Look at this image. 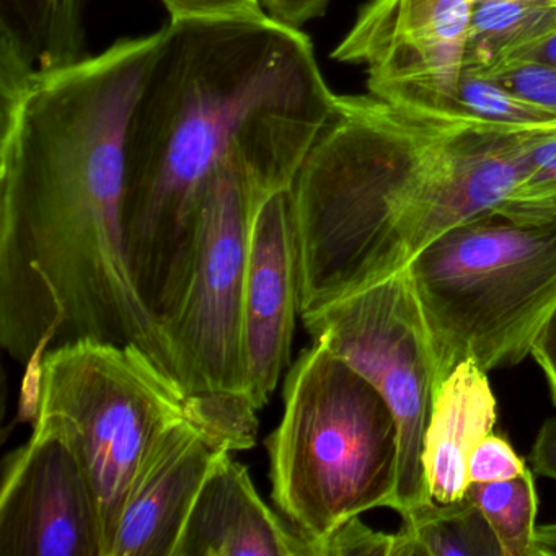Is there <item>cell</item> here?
<instances>
[{
  "instance_id": "obj_27",
  "label": "cell",
  "mask_w": 556,
  "mask_h": 556,
  "mask_svg": "<svg viewBox=\"0 0 556 556\" xmlns=\"http://www.w3.org/2000/svg\"><path fill=\"white\" fill-rule=\"evenodd\" d=\"M533 473L556 481V416L546 419L536 434L529 455Z\"/></svg>"
},
{
  "instance_id": "obj_22",
  "label": "cell",
  "mask_w": 556,
  "mask_h": 556,
  "mask_svg": "<svg viewBox=\"0 0 556 556\" xmlns=\"http://www.w3.org/2000/svg\"><path fill=\"white\" fill-rule=\"evenodd\" d=\"M526 102L556 113V67L536 61L514 60L484 74Z\"/></svg>"
},
{
  "instance_id": "obj_14",
  "label": "cell",
  "mask_w": 556,
  "mask_h": 556,
  "mask_svg": "<svg viewBox=\"0 0 556 556\" xmlns=\"http://www.w3.org/2000/svg\"><path fill=\"white\" fill-rule=\"evenodd\" d=\"M496 419L488 372L473 359L462 361L432 393L421 455L432 501L452 503L467 494L468 458L478 442L493 432Z\"/></svg>"
},
{
  "instance_id": "obj_4",
  "label": "cell",
  "mask_w": 556,
  "mask_h": 556,
  "mask_svg": "<svg viewBox=\"0 0 556 556\" xmlns=\"http://www.w3.org/2000/svg\"><path fill=\"white\" fill-rule=\"evenodd\" d=\"M34 426L66 439L99 506L105 556L142 462L167 429L204 419L256 434L245 399L191 395L138 344L80 340L48 351L38 364Z\"/></svg>"
},
{
  "instance_id": "obj_13",
  "label": "cell",
  "mask_w": 556,
  "mask_h": 556,
  "mask_svg": "<svg viewBox=\"0 0 556 556\" xmlns=\"http://www.w3.org/2000/svg\"><path fill=\"white\" fill-rule=\"evenodd\" d=\"M301 533L262 500L249 470L220 455L204 480L174 556H301Z\"/></svg>"
},
{
  "instance_id": "obj_3",
  "label": "cell",
  "mask_w": 556,
  "mask_h": 556,
  "mask_svg": "<svg viewBox=\"0 0 556 556\" xmlns=\"http://www.w3.org/2000/svg\"><path fill=\"white\" fill-rule=\"evenodd\" d=\"M520 129L419 115L370 96H338L289 193L301 315L370 288L475 217L494 213L536 142Z\"/></svg>"
},
{
  "instance_id": "obj_23",
  "label": "cell",
  "mask_w": 556,
  "mask_h": 556,
  "mask_svg": "<svg viewBox=\"0 0 556 556\" xmlns=\"http://www.w3.org/2000/svg\"><path fill=\"white\" fill-rule=\"evenodd\" d=\"M529 465L514 451L513 445L501 435L488 434L478 442L468 458V481L491 483L520 477Z\"/></svg>"
},
{
  "instance_id": "obj_20",
  "label": "cell",
  "mask_w": 556,
  "mask_h": 556,
  "mask_svg": "<svg viewBox=\"0 0 556 556\" xmlns=\"http://www.w3.org/2000/svg\"><path fill=\"white\" fill-rule=\"evenodd\" d=\"M496 213L526 223L556 217V131L530 151L522 178Z\"/></svg>"
},
{
  "instance_id": "obj_9",
  "label": "cell",
  "mask_w": 556,
  "mask_h": 556,
  "mask_svg": "<svg viewBox=\"0 0 556 556\" xmlns=\"http://www.w3.org/2000/svg\"><path fill=\"white\" fill-rule=\"evenodd\" d=\"M473 0H369L331 58L363 66L370 96L448 119Z\"/></svg>"
},
{
  "instance_id": "obj_31",
  "label": "cell",
  "mask_w": 556,
  "mask_h": 556,
  "mask_svg": "<svg viewBox=\"0 0 556 556\" xmlns=\"http://www.w3.org/2000/svg\"><path fill=\"white\" fill-rule=\"evenodd\" d=\"M553 2H555V5H556V0H553Z\"/></svg>"
},
{
  "instance_id": "obj_8",
  "label": "cell",
  "mask_w": 556,
  "mask_h": 556,
  "mask_svg": "<svg viewBox=\"0 0 556 556\" xmlns=\"http://www.w3.org/2000/svg\"><path fill=\"white\" fill-rule=\"evenodd\" d=\"M301 317L314 340L366 377L395 416L400 439L395 513L405 517L429 503L421 455L434 376L429 331L408 269Z\"/></svg>"
},
{
  "instance_id": "obj_18",
  "label": "cell",
  "mask_w": 556,
  "mask_h": 556,
  "mask_svg": "<svg viewBox=\"0 0 556 556\" xmlns=\"http://www.w3.org/2000/svg\"><path fill=\"white\" fill-rule=\"evenodd\" d=\"M467 496L480 507L500 542L503 556H536L535 483L532 468L513 480L468 484Z\"/></svg>"
},
{
  "instance_id": "obj_25",
  "label": "cell",
  "mask_w": 556,
  "mask_h": 556,
  "mask_svg": "<svg viewBox=\"0 0 556 556\" xmlns=\"http://www.w3.org/2000/svg\"><path fill=\"white\" fill-rule=\"evenodd\" d=\"M331 0H260L266 17L282 27L301 30L305 24L321 17Z\"/></svg>"
},
{
  "instance_id": "obj_28",
  "label": "cell",
  "mask_w": 556,
  "mask_h": 556,
  "mask_svg": "<svg viewBox=\"0 0 556 556\" xmlns=\"http://www.w3.org/2000/svg\"><path fill=\"white\" fill-rule=\"evenodd\" d=\"M536 61V63L548 64L556 67V31L540 40L539 43L520 51L513 60ZM509 63V61H507Z\"/></svg>"
},
{
  "instance_id": "obj_16",
  "label": "cell",
  "mask_w": 556,
  "mask_h": 556,
  "mask_svg": "<svg viewBox=\"0 0 556 556\" xmlns=\"http://www.w3.org/2000/svg\"><path fill=\"white\" fill-rule=\"evenodd\" d=\"M556 31V5L473 0L464 71L490 74Z\"/></svg>"
},
{
  "instance_id": "obj_1",
  "label": "cell",
  "mask_w": 556,
  "mask_h": 556,
  "mask_svg": "<svg viewBox=\"0 0 556 556\" xmlns=\"http://www.w3.org/2000/svg\"><path fill=\"white\" fill-rule=\"evenodd\" d=\"M161 41H115L0 97V341L24 366L97 340L138 344L178 379L125 232L126 131Z\"/></svg>"
},
{
  "instance_id": "obj_12",
  "label": "cell",
  "mask_w": 556,
  "mask_h": 556,
  "mask_svg": "<svg viewBox=\"0 0 556 556\" xmlns=\"http://www.w3.org/2000/svg\"><path fill=\"white\" fill-rule=\"evenodd\" d=\"M301 301L299 245L289 188L256 204L243 286V356L247 399L258 412L268 403L291 354Z\"/></svg>"
},
{
  "instance_id": "obj_21",
  "label": "cell",
  "mask_w": 556,
  "mask_h": 556,
  "mask_svg": "<svg viewBox=\"0 0 556 556\" xmlns=\"http://www.w3.org/2000/svg\"><path fill=\"white\" fill-rule=\"evenodd\" d=\"M301 556H395L396 533L377 532L353 517L324 539L301 533Z\"/></svg>"
},
{
  "instance_id": "obj_11",
  "label": "cell",
  "mask_w": 556,
  "mask_h": 556,
  "mask_svg": "<svg viewBox=\"0 0 556 556\" xmlns=\"http://www.w3.org/2000/svg\"><path fill=\"white\" fill-rule=\"evenodd\" d=\"M256 434L204 419L164 432L142 462L110 556H174L194 500L220 455L252 448Z\"/></svg>"
},
{
  "instance_id": "obj_30",
  "label": "cell",
  "mask_w": 556,
  "mask_h": 556,
  "mask_svg": "<svg viewBox=\"0 0 556 556\" xmlns=\"http://www.w3.org/2000/svg\"><path fill=\"white\" fill-rule=\"evenodd\" d=\"M509 2H520V4L555 5L553 0H509Z\"/></svg>"
},
{
  "instance_id": "obj_5",
  "label": "cell",
  "mask_w": 556,
  "mask_h": 556,
  "mask_svg": "<svg viewBox=\"0 0 556 556\" xmlns=\"http://www.w3.org/2000/svg\"><path fill=\"white\" fill-rule=\"evenodd\" d=\"M266 438L271 496L292 529L324 539L377 507L396 509L400 439L379 390L315 341L289 370Z\"/></svg>"
},
{
  "instance_id": "obj_17",
  "label": "cell",
  "mask_w": 556,
  "mask_h": 556,
  "mask_svg": "<svg viewBox=\"0 0 556 556\" xmlns=\"http://www.w3.org/2000/svg\"><path fill=\"white\" fill-rule=\"evenodd\" d=\"M402 519L395 556H503L486 517L467 494L452 503L431 500Z\"/></svg>"
},
{
  "instance_id": "obj_24",
  "label": "cell",
  "mask_w": 556,
  "mask_h": 556,
  "mask_svg": "<svg viewBox=\"0 0 556 556\" xmlns=\"http://www.w3.org/2000/svg\"><path fill=\"white\" fill-rule=\"evenodd\" d=\"M170 22L263 21L260 0H161Z\"/></svg>"
},
{
  "instance_id": "obj_26",
  "label": "cell",
  "mask_w": 556,
  "mask_h": 556,
  "mask_svg": "<svg viewBox=\"0 0 556 556\" xmlns=\"http://www.w3.org/2000/svg\"><path fill=\"white\" fill-rule=\"evenodd\" d=\"M530 356L535 359L540 369L545 374L553 403L556 405V305L543 324Z\"/></svg>"
},
{
  "instance_id": "obj_15",
  "label": "cell",
  "mask_w": 556,
  "mask_h": 556,
  "mask_svg": "<svg viewBox=\"0 0 556 556\" xmlns=\"http://www.w3.org/2000/svg\"><path fill=\"white\" fill-rule=\"evenodd\" d=\"M80 0H0V97L83 60Z\"/></svg>"
},
{
  "instance_id": "obj_10",
  "label": "cell",
  "mask_w": 556,
  "mask_h": 556,
  "mask_svg": "<svg viewBox=\"0 0 556 556\" xmlns=\"http://www.w3.org/2000/svg\"><path fill=\"white\" fill-rule=\"evenodd\" d=\"M0 555L105 556L89 477L66 439L34 426L4 462Z\"/></svg>"
},
{
  "instance_id": "obj_7",
  "label": "cell",
  "mask_w": 556,
  "mask_h": 556,
  "mask_svg": "<svg viewBox=\"0 0 556 556\" xmlns=\"http://www.w3.org/2000/svg\"><path fill=\"white\" fill-rule=\"evenodd\" d=\"M271 193L242 157L227 159L207 181L187 288L165 325L191 395L249 400L243 286L253 213Z\"/></svg>"
},
{
  "instance_id": "obj_29",
  "label": "cell",
  "mask_w": 556,
  "mask_h": 556,
  "mask_svg": "<svg viewBox=\"0 0 556 556\" xmlns=\"http://www.w3.org/2000/svg\"><path fill=\"white\" fill-rule=\"evenodd\" d=\"M535 552L536 556H556V523L536 527Z\"/></svg>"
},
{
  "instance_id": "obj_2",
  "label": "cell",
  "mask_w": 556,
  "mask_h": 556,
  "mask_svg": "<svg viewBox=\"0 0 556 556\" xmlns=\"http://www.w3.org/2000/svg\"><path fill=\"white\" fill-rule=\"evenodd\" d=\"M337 97L311 38L271 18L162 28L126 131L125 232L136 288L164 330L216 168L242 157L269 190L291 188Z\"/></svg>"
},
{
  "instance_id": "obj_19",
  "label": "cell",
  "mask_w": 556,
  "mask_h": 556,
  "mask_svg": "<svg viewBox=\"0 0 556 556\" xmlns=\"http://www.w3.org/2000/svg\"><path fill=\"white\" fill-rule=\"evenodd\" d=\"M448 119L520 129H555L556 113L526 102L484 74L464 71Z\"/></svg>"
},
{
  "instance_id": "obj_6",
  "label": "cell",
  "mask_w": 556,
  "mask_h": 556,
  "mask_svg": "<svg viewBox=\"0 0 556 556\" xmlns=\"http://www.w3.org/2000/svg\"><path fill=\"white\" fill-rule=\"evenodd\" d=\"M425 314L434 390L458 363L516 366L556 305V217H475L406 266Z\"/></svg>"
}]
</instances>
